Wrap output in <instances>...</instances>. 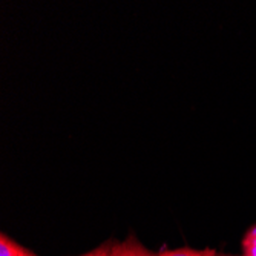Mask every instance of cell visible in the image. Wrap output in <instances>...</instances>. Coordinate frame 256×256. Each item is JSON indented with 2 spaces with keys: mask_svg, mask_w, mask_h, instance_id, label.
I'll list each match as a JSON object with an SVG mask.
<instances>
[{
  "mask_svg": "<svg viewBox=\"0 0 256 256\" xmlns=\"http://www.w3.org/2000/svg\"><path fill=\"white\" fill-rule=\"evenodd\" d=\"M112 254L114 256H158V253H154L144 246H142L134 236L128 238L123 242L114 244Z\"/></svg>",
  "mask_w": 256,
  "mask_h": 256,
  "instance_id": "cell-1",
  "label": "cell"
},
{
  "mask_svg": "<svg viewBox=\"0 0 256 256\" xmlns=\"http://www.w3.org/2000/svg\"><path fill=\"white\" fill-rule=\"evenodd\" d=\"M0 256H36L28 248L22 247L11 238H8L5 234L0 236Z\"/></svg>",
  "mask_w": 256,
  "mask_h": 256,
  "instance_id": "cell-2",
  "label": "cell"
},
{
  "mask_svg": "<svg viewBox=\"0 0 256 256\" xmlns=\"http://www.w3.org/2000/svg\"><path fill=\"white\" fill-rule=\"evenodd\" d=\"M215 250H192V248H176V250H162L158 256H216Z\"/></svg>",
  "mask_w": 256,
  "mask_h": 256,
  "instance_id": "cell-3",
  "label": "cell"
},
{
  "mask_svg": "<svg viewBox=\"0 0 256 256\" xmlns=\"http://www.w3.org/2000/svg\"><path fill=\"white\" fill-rule=\"evenodd\" d=\"M242 256H256V226L247 232L242 241Z\"/></svg>",
  "mask_w": 256,
  "mask_h": 256,
  "instance_id": "cell-4",
  "label": "cell"
},
{
  "mask_svg": "<svg viewBox=\"0 0 256 256\" xmlns=\"http://www.w3.org/2000/svg\"><path fill=\"white\" fill-rule=\"evenodd\" d=\"M112 246L110 242H106L94 250H90L89 253H84V254H80V256H114L112 254Z\"/></svg>",
  "mask_w": 256,
  "mask_h": 256,
  "instance_id": "cell-5",
  "label": "cell"
},
{
  "mask_svg": "<svg viewBox=\"0 0 256 256\" xmlns=\"http://www.w3.org/2000/svg\"><path fill=\"white\" fill-rule=\"evenodd\" d=\"M216 256H234V254H224V253H218Z\"/></svg>",
  "mask_w": 256,
  "mask_h": 256,
  "instance_id": "cell-6",
  "label": "cell"
}]
</instances>
